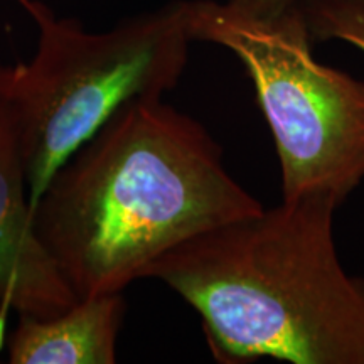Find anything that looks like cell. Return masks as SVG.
I'll use <instances>...</instances> for the list:
<instances>
[{"label":"cell","instance_id":"ba28073f","mask_svg":"<svg viewBox=\"0 0 364 364\" xmlns=\"http://www.w3.org/2000/svg\"><path fill=\"white\" fill-rule=\"evenodd\" d=\"M231 6L255 16H280L287 11H304L322 0H226Z\"/></svg>","mask_w":364,"mask_h":364},{"label":"cell","instance_id":"6da1fadb","mask_svg":"<svg viewBox=\"0 0 364 364\" xmlns=\"http://www.w3.org/2000/svg\"><path fill=\"white\" fill-rule=\"evenodd\" d=\"M262 209L196 118L142 97L59 167L33 226L76 297L88 299L124 292L167 250Z\"/></svg>","mask_w":364,"mask_h":364},{"label":"cell","instance_id":"7a4b0ae2","mask_svg":"<svg viewBox=\"0 0 364 364\" xmlns=\"http://www.w3.org/2000/svg\"><path fill=\"white\" fill-rule=\"evenodd\" d=\"M339 201L307 194L209 228L142 272L201 316L221 363L364 364V280L332 235Z\"/></svg>","mask_w":364,"mask_h":364},{"label":"cell","instance_id":"5b68a950","mask_svg":"<svg viewBox=\"0 0 364 364\" xmlns=\"http://www.w3.org/2000/svg\"><path fill=\"white\" fill-rule=\"evenodd\" d=\"M76 300L34 231L17 125L0 102V304L17 316L53 317Z\"/></svg>","mask_w":364,"mask_h":364},{"label":"cell","instance_id":"9c48e42d","mask_svg":"<svg viewBox=\"0 0 364 364\" xmlns=\"http://www.w3.org/2000/svg\"><path fill=\"white\" fill-rule=\"evenodd\" d=\"M11 311L4 306V304H0V353H2L4 349V344H6L7 341V327H9V317H11Z\"/></svg>","mask_w":364,"mask_h":364},{"label":"cell","instance_id":"8992f818","mask_svg":"<svg viewBox=\"0 0 364 364\" xmlns=\"http://www.w3.org/2000/svg\"><path fill=\"white\" fill-rule=\"evenodd\" d=\"M124 292L78 299L53 317L17 316L11 364H113L125 317Z\"/></svg>","mask_w":364,"mask_h":364},{"label":"cell","instance_id":"52a82bcc","mask_svg":"<svg viewBox=\"0 0 364 364\" xmlns=\"http://www.w3.org/2000/svg\"><path fill=\"white\" fill-rule=\"evenodd\" d=\"M306 16L312 38L344 41L364 53V0H322Z\"/></svg>","mask_w":364,"mask_h":364},{"label":"cell","instance_id":"3957f363","mask_svg":"<svg viewBox=\"0 0 364 364\" xmlns=\"http://www.w3.org/2000/svg\"><path fill=\"white\" fill-rule=\"evenodd\" d=\"M38 27L27 63L0 65V102L19 134L31 206L122 105L174 90L189 56L181 2L88 33L41 0H17Z\"/></svg>","mask_w":364,"mask_h":364},{"label":"cell","instance_id":"277c9868","mask_svg":"<svg viewBox=\"0 0 364 364\" xmlns=\"http://www.w3.org/2000/svg\"><path fill=\"white\" fill-rule=\"evenodd\" d=\"M193 41L230 49L245 66L279 152L284 201L364 179V83L312 56L304 11L255 16L226 0H182Z\"/></svg>","mask_w":364,"mask_h":364}]
</instances>
